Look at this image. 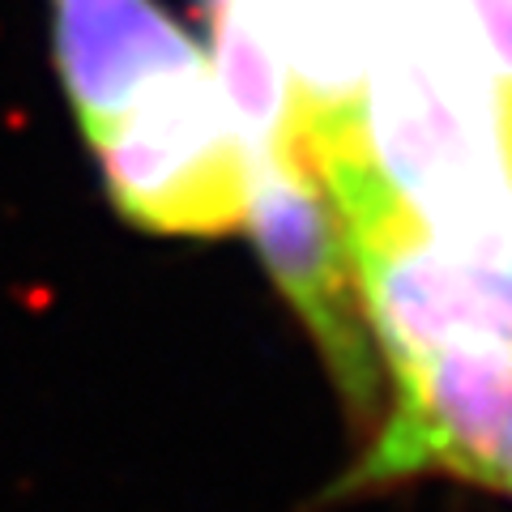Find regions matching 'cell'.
<instances>
[{"label":"cell","instance_id":"1","mask_svg":"<svg viewBox=\"0 0 512 512\" xmlns=\"http://www.w3.org/2000/svg\"><path fill=\"white\" fill-rule=\"evenodd\" d=\"M363 154L427 239L512 261V103L440 0H380Z\"/></svg>","mask_w":512,"mask_h":512},{"label":"cell","instance_id":"2","mask_svg":"<svg viewBox=\"0 0 512 512\" xmlns=\"http://www.w3.org/2000/svg\"><path fill=\"white\" fill-rule=\"evenodd\" d=\"M346 222L367 329L384 363L453 346H512V261L440 248L393 210L367 154L320 167Z\"/></svg>","mask_w":512,"mask_h":512},{"label":"cell","instance_id":"3","mask_svg":"<svg viewBox=\"0 0 512 512\" xmlns=\"http://www.w3.org/2000/svg\"><path fill=\"white\" fill-rule=\"evenodd\" d=\"M244 231L265 256L282 299L303 320L320 359L346 397L355 423H376L380 376L363 316L342 210L320 175L308 141L248 150Z\"/></svg>","mask_w":512,"mask_h":512},{"label":"cell","instance_id":"4","mask_svg":"<svg viewBox=\"0 0 512 512\" xmlns=\"http://www.w3.org/2000/svg\"><path fill=\"white\" fill-rule=\"evenodd\" d=\"M111 205L150 235L214 239L244 227L248 150L214 64L146 94L90 137Z\"/></svg>","mask_w":512,"mask_h":512},{"label":"cell","instance_id":"5","mask_svg":"<svg viewBox=\"0 0 512 512\" xmlns=\"http://www.w3.org/2000/svg\"><path fill=\"white\" fill-rule=\"evenodd\" d=\"M333 495L457 478L512 500V346H453L389 363V397Z\"/></svg>","mask_w":512,"mask_h":512},{"label":"cell","instance_id":"6","mask_svg":"<svg viewBox=\"0 0 512 512\" xmlns=\"http://www.w3.org/2000/svg\"><path fill=\"white\" fill-rule=\"evenodd\" d=\"M52 26L56 64L86 137L210 64L154 0H52Z\"/></svg>","mask_w":512,"mask_h":512},{"label":"cell","instance_id":"7","mask_svg":"<svg viewBox=\"0 0 512 512\" xmlns=\"http://www.w3.org/2000/svg\"><path fill=\"white\" fill-rule=\"evenodd\" d=\"M448 18L483 60V69L512 103V0H440Z\"/></svg>","mask_w":512,"mask_h":512},{"label":"cell","instance_id":"8","mask_svg":"<svg viewBox=\"0 0 512 512\" xmlns=\"http://www.w3.org/2000/svg\"><path fill=\"white\" fill-rule=\"evenodd\" d=\"M205 5H210V9H214V5H222V0H205Z\"/></svg>","mask_w":512,"mask_h":512}]
</instances>
